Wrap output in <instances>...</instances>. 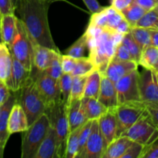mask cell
Returning a JSON list of instances; mask_svg holds the SVG:
<instances>
[{"instance_id": "cell-1", "label": "cell", "mask_w": 158, "mask_h": 158, "mask_svg": "<svg viewBox=\"0 0 158 158\" xmlns=\"http://www.w3.org/2000/svg\"><path fill=\"white\" fill-rule=\"evenodd\" d=\"M50 3L46 0H19L15 9L28 33L36 44L60 52L52 37L48 20Z\"/></svg>"}, {"instance_id": "cell-2", "label": "cell", "mask_w": 158, "mask_h": 158, "mask_svg": "<svg viewBox=\"0 0 158 158\" xmlns=\"http://www.w3.org/2000/svg\"><path fill=\"white\" fill-rule=\"evenodd\" d=\"M86 36L89 58L97 69L104 72L123 35L115 31L103 29L89 25L84 32Z\"/></svg>"}, {"instance_id": "cell-3", "label": "cell", "mask_w": 158, "mask_h": 158, "mask_svg": "<svg viewBox=\"0 0 158 158\" xmlns=\"http://www.w3.org/2000/svg\"><path fill=\"white\" fill-rule=\"evenodd\" d=\"M17 93L19 95H16V103L22 106L26 113L29 126L40 116L45 114L46 103L42 98L35 85V80L31 74L21 89Z\"/></svg>"}, {"instance_id": "cell-4", "label": "cell", "mask_w": 158, "mask_h": 158, "mask_svg": "<svg viewBox=\"0 0 158 158\" xmlns=\"http://www.w3.org/2000/svg\"><path fill=\"white\" fill-rule=\"evenodd\" d=\"M45 114L47 115L50 126L53 128L56 135L57 158H65L67 139L70 133L67 108L62 102H59L46 107Z\"/></svg>"}, {"instance_id": "cell-5", "label": "cell", "mask_w": 158, "mask_h": 158, "mask_svg": "<svg viewBox=\"0 0 158 158\" xmlns=\"http://www.w3.org/2000/svg\"><path fill=\"white\" fill-rule=\"evenodd\" d=\"M50 127L46 114L40 116L24 131L22 140V158H35L40 144L44 140Z\"/></svg>"}, {"instance_id": "cell-6", "label": "cell", "mask_w": 158, "mask_h": 158, "mask_svg": "<svg viewBox=\"0 0 158 158\" xmlns=\"http://www.w3.org/2000/svg\"><path fill=\"white\" fill-rule=\"evenodd\" d=\"M16 33L9 49L14 58L32 72L33 69V40L28 33L23 22L17 19Z\"/></svg>"}, {"instance_id": "cell-7", "label": "cell", "mask_w": 158, "mask_h": 158, "mask_svg": "<svg viewBox=\"0 0 158 158\" xmlns=\"http://www.w3.org/2000/svg\"><path fill=\"white\" fill-rule=\"evenodd\" d=\"M121 136H126L132 141L143 147L151 144L158 139V129L148 110Z\"/></svg>"}, {"instance_id": "cell-8", "label": "cell", "mask_w": 158, "mask_h": 158, "mask_svg": "<svg viewBox=\"0 0 158 158\" xmlns=\"http://www.w3.org/2000/svg\"><path fill=\"white\" fill-rule=\"evenodd\" d=\"M146 110L143 102H132L118 104L115 108L117 118V137L126 132Z\"/></svg>"}, {"instance_id": "cell-9", "label": "cell", "mask_w": 158, "mask_h": 158, "mask_svg": "<svg viewBox=\"0 0 158 158\" xmlns=\"http://www.w3.org/2000/svg\"><path fill=\"white\" fill-rule=\"evenodd\" d=\"M31 75L35 80V85L46 103V107L61 102L60 85L56 80L45 73L44 71L32 70Z\"/></svg>"}, {"instance_id": "cell-10", "label": "cell", "mask_w": 158, "mask_h": 158, "mask_svg": "<svg viewBox=\"0 0 158 158\" xmlns=\"http://www.w3.org/2000/svg\"><path fill=\"white\" fill-rule=\"evenodd\" d=\"M139 72L137 69L127 74L116 82V89L118 103L142 102L140 100L138 85Z\"/></svg>"}, {"instance_id": "cell-11", "label": "cell", "mask_w": 158, "mask_h": 158, "mask_svg": "<svg viewBox=\"0 0 158 158\" xmlns=\"http://www.w3.org/2000/svg\"><path fill=\"white\" fill-rule=\"evenodd\" d=\"M106 147L99 127L98 120H93L86 145L77 158H103Z\"/></svg>"}, {"instance_id": "cell-12", "label": "cell", "mask_w": 158, "mask_h": 158, "mask_svg": "<svg viewBox=\"0 0 158 158\" xmlns=\"http://www.w3.org/2000/svg\"><path fill=\"white\" fill-rule=\"evenodd\" d=\"M138 85L143 103H158V81L155 70L144 69L139 73Z\"/></svg>"}, {"instance_id": "cell-13", "label": "cell", "mask_w": 158, "mask_h": 158, "mask_svg": "<svg viewBox=\"0 0 158 158\" xmlns=\"http://www.w3.org/2000/svg\"><path fill=\"white\" fill-rule=\"evenodd\" d=\"M138 66L139 65L136 62L132 60L122 61L112 58V60L108 63L104 72L102 73V74L115 83L127 74L137 69Z\"/></svg>"}, {"instance_id": "cell-14", "label": "cell", "mask_w": 158, "mask_h": 158, "mask_svg": "<svg viewBox=\"0 0 158 158\" xmlns=\"http://www.w3.org/2000/svg\"><path fill=\"white\" fill-rule=\"evenodd\" d=\"M100 132L103 135L105 145H108L117 138V118H116L115 109H110L97 119Z\"/></svg>"}, {"instance_id": "cell-15", "label": "cell", "mask_w": 158, "mask_h": 158, "mask_svg": "<svg viewBox=\"0 0 158 158\" xmlns=\"http://www.w3.org/2000/svg\"><path fill=\"white\" fill-rule=\"evenodd\" d=\"M61 52L36 44L33 41V69L44 71L51 65L54 59Z\"/></svg>"}, {"instance_id": "cell-16", "label": "cell", "mask_w": 158, "mask_h": 158, "mask_svg": "<svg viewBox=\"0 0 158 158\" xmlns=\"http://www.w3.org/2000/svg\"><path fill=\"white\" fill-rule=\"evenodd\" d=\"M97 100L108 110L115 109L119 104L115 84L103 74Z\"/></svg>"}, {"instance_id": "cell-17", "label": "cell", "mask_w": 158, "mask_h": 158, "mask_svg": "<svg viewBox=\"0 0 158 158\" xmlns=\"http://www.w3.org/2000/svg\"><path fill=\"white\" fill-rule=\"evenodd\" d=\"M29 127L28 119L22 106L18 103L12 106L8 120V132L9 134L24 132Z\"/></svg>"}, {"instance_id": "cell-18", "label": "cell", "mask_w": 158, "mask_h": 158, "mask_svg": "<svg viewBox=\"0 0 158 158\" xmlns=\"http://www.w3.org/2000/svg\"><path fill=\"white\" fill-rule=\"evenodd\" d=\"M31 72L26 69L19 61L12 56V66L10 78L7 83L12 93H17L21 89L27 79L30 77Z\"/></svg>"}, {"instance_id": "cell-19", "label": "cell", "mask_w": 158, "mask_h": 158, "mask_svg": "<svg viewBox=\"0 0 158 158\" xmlns=\"http://www.w3.org/2000/svg\"><path fill=\"white\" fill-rule=\"evenodd\" d=\"M16 103V93L11 94L9 98L2 105L0 111V142L6 145L10 134L8 132V120L12 106Z\"/></svg>"}, {"instance_id": "cell-20", "label": "cell", "mask_w": 158, "mask_h": 158, "mask_svg": "<svg viewBox=\"0 0 158 158\" xmlns=\"http://www.w3.org/2000/svg\"><path fill=\"white\" fill-rule=\"evenodd\" d=\"M17 17L15 14L2 15L0 22V33L2 42L8 47L11 46L16 33Z\"/></svg>"}, {"instance_id": "cell-21", "label": "cell", "mask_w": 158, "mask_h": 158, "mask_svg": "<svg viewBox=\"0 0 158 158\" xmlns=\"http://www.w3.org/2000/svg\"><path fill=\"white\" fill-rule=\"evenodd\" d=\"M67 117L70 132L82 127L87 121L82 106L81 100L71 101L70 104L67 108Z\"/></svg>"}, {"instance_id": "cell-22", "label": "cell", "mask_w": 158, "mask_h": 158, "mask_svg": "<svg viewBox=\"0 0 158 158\" xmlns=\"http://www.w3.org/2000/svg\"><path fill=\"white\" fill-rule=\"evenodd\" d=\"M56 150V135L54 129L50 126L37 151L35 158H57Z\"/></svg>"}, {"instance_id": "cell-23", "label": "cell", "mask_w": 158, "mask_h": 158, "mask_svg": "<svg viewBox=\"0 0 158 158\" xmlns=\"http://www.w3.org/2000/svg\"><path fill=\"white\" fill-rule=\"evenodd\" d=\"M134 141L126 136H120L107 146L103 158H121Z\"/></svg>"}, {"instance_id": "cell-24", "label": "cell", "mask_w": 158, "mask_h": 158, "mask_svg": "<svg viewBox=\"0 0 158 158\" xmlns=\"http://www.w3.org/2000/svg\"><path fill=\"white\" fill-rule=\"evenodd\" d=\"M81 104L87 120H97L108 110L97 99L93 97H83Z\"/></svg>"}, {"instance_id": "cell-25", "label": "cell", "mask_w": 158, "mask_h": 158, "mask_svg": "<svg viewBox=\"0 0 158 158\" xmlns=\"http://www.w3.org/2000/svg\"><path fill=\"white\" fill-rule=\"evenodd\" d=\"M12 66V56L9 47L4 43H0V80L7 85L10 78Z\"/></svg>"}, {"instance_id": "cell-26", "label": "cell", "mask_w": 158, "mask_h": 158, "mask_svg": "<svg viewBox=\"0 0 158 158\" xmlns=\"http://www.w3.org/2000/svg\"><path fill=\"white\" fill-rule=\"evenodd\" d=\"M101 78L102 73L97 69L87 76L85 86L84 97L97 99L101 84Z\"/></svg>"}, {"instance_id": "cell-27", "label": "cell", "mask_w": 158, "mask_h": 158, "mask_svg": "<svg viewBox=\"0 0 158 158\" xmlns=\"http://www.w3.org/2000/svg\"><path fill=\"white\" fill-rule=\"evenodd\" d=\"M139 65L144 69L155 70L158 66V48L148 46L141 52Z\"/></svg>"}, {"instance_id": "cell-28", "label": "cell", "mask_w": 158, "mask_h": 158, "mask_svg": "<svg viewBox=\"0 0 158 158\" xmlns=\"http://www.w3.org/2000/svg\"><path fill=\"white\" fill-rule=\"evenodd\" d=\"M147 12L148 11H146L143 8H142L141 6L134 2L132 4L130 5L128 7L122 10L120 12L123 18L127 21V23L132 28L136 26L137 22L142 18V16Z\"/></svg>"}, {"instance_id": "cell-29", "label": "cell", "mask_w": 158, "mask_h": 158, "mask_svg": "<svg viewBox=\"0 0 158 158\" xmlns=\"http://www.w3.org/2000/svg\"><path fill=\"white\" fill-rule=\"evenodd\" d=\"M72 82L73 76L71 74L65 73H63V74L59 80L61 102L66 108H68L71 102Z\"/></svg>"}, {"instance_id": "cell-30", "label": "cell", "mask_w": 158, "mask_h": 158, "mask_svg": "<svg viewBox=\"0 0 158 158\" xmlns=\"http://www.w3.org/2000/svg\"><path fill=\"white\" fill-rule=\"evenodd\" d=\"M130 32L141 50L151 46V29L134 26L131 28Z\"/></svg>"}, {"instance_id": "cell-31", "label": "cell", "mask_w": 158, "mask_h": 158, "mask_svg": "<svg viewBox=\"0 0 158 158\" xmlns=\"http://www.w3.org/2000/svg\"><path fill=\"white\" fill-rule=\"evenodd\" d=\"M97 69L95 65L89 60V57H81L77 59L75 68L71 75L73 77L77 76H88L94 70Z\"/></svg>"}, {"instance_id": "cell-32", "label": "cell", "mask_w": 158, "mask_h": 158, "mask_svg": "<svg viewBox=\"0 0 158 158\" xmlns=\"http://www.w3.org/2000/svg\"><path fill=\"white\" fill-rule=\"evenodd\" d=\"M82 127L71 131L69 134L66 143V150L65 158H77L78 154L79 134Z\"/></svg>"}, {"instance_id": "cell-33", "label": "cell", "mask_w": 158, "mask_h": 158, "mask_svg": "<svg viewBox=\"0 0 158 158\" xmlns=\"http://www.w3.org/2000/svg\"><path fill=\"white\" fill-rule=\"evenodd\" d=\"M87 76H77L73 77L72 90H71V101L81 100L84 97L85 86ZM71 103V102H70Z\"/></svg>"}, {"instance_id": "cell-34", "label": "cell", "mask_w": 158, "mask_h": 158, "mask_svg": "<svg viewBox=\"0 0 158 158\" xmlns=\"http://www.w3.org/2000/svg\"><path fill=\"white\" fill-rule=\"evenodd\" d=\"M121 43L124 45L128 49V51L131 53V57H132L133 61L136 62L138 64L139 60H140V55H141L142 50L140 49V46H138L134 39L131 35V32L124 34L122 38ZM139 65V64H138Z\"/></svg>"}, {"instance_id": "cell-35", "label": "cell", "mask_w": 158, "mask_h": 158, "mask_svg": "<svg viewBox=\"0 0 158 158\" xmlns=\"http://www.w3.org/2000/svg\"><path fill=\"white\" fill-rule=\"evenodd\" d=\"M87 49V42H86V34L83 33V35L80 37L67 50H66V54L68 56L78 59L84 57V53Z\"/></svg>"}, {"instance_id": "cell-36", "label": "cell", "mask_w": 158, "mask_h": 158, "mask_svg": "<svg viewBox=\"0 0 158 158\" xmlns=\"http://www.w3.org/2000/svg\"><path fill=\"white\" fill-rule=\"evenodd\" d=\"M135 26L158 30V15L154 9L148 11L137 23Z\"/></svg>"}, {"instance_id": "cell-37", "label": "cell", "mask_w": 158, "mask_h": 158, "mask_svg": "<svg viewBox=\"0 0 158 158\" xmlns=\"http://www.w3.org/2000/svg\"><path fill=\"white\" fill-rule=\"evenodd\" d=\"M106 17H107V23H106V29L108 30L115 31L120 22L123 19V16L121 12L116 10L112 6L106 7Z\"/></svg>"}, {"instance_id": "cell-38", "label": "cell", "mask_w": 158, "mask_h": 158, "mask_svg": "<svg viewBox=\"0 0 158 158\" xmlns=\"http://www.w3.org/2000/svg\"><path fill=\"white\" fill-rule=\"evenodd\" d=\"M60 56H61V53L59 54V55L54 59L50 66L44 70L45 73H46L48 76L52 77L54 80H58V81L60 80V77H61L62 75L63 74L61 63H60Z\"/></svg>"}, {"instance_id": "cell-39", "label": "cell", "mask_w": 158, "mask_h": 158, "mask_svg": "<svg viewBox=\"0 0 158 158\" xmlns=\"http://www.w3.org/2000/svg\"><path fill=\"white\" fill-rule=\"evenodd\" d=\"M91 123H92V120H87V121H86V123L82 126L80 134H79V146H78V154H77V156H78V154L83 151L85 145H86V141H87V139L88 137H89V132H90Z\"/></svg>"}, {"instance_id": "cell-40", "label": "cell", "mask_w": 158, "mask_h": 158, "mask_svg": "<svg viewBox=\"0 0 158 158\" xmlns=\"http://www.w3.org/2000/svg\"><path fill=\"white\" fill-rule=\"evenodd\" d=\"M60 63H61L62 69L63 73H65L71 74L75 68L76 63H77V59L73 57L68 56L66 54L60 56Z\"/></svg>"}, {"instance_id": "cell-41", "label": "cell", "mask_w": 158, "mask_h": 158, "mask_svg": "<svg viewBox=\"0 0 158 158\" xmlns=\"http://www.w3.org/2000/svg\"><path fill=\"white\" fill-rule=\"evenodd\" d=\"M114 59L118 60H122V61H129V60H132V57H131V53L127 49L126 46L120 42L117 46L116 47L115 52H114Z\"/></svg>"}, {"instance_id": "cell-42", "label": "cell", "mask_w": 158, "mask_h": 158, "mask_svg": "<svg viewBox=\"0 0 158 158\" xmlns=\"http://www.w3.org/2000/svg\"><path fill=\"white\" fill-rule=\"evenodd\" d=\"M143 146L138 143L134 142L128 148L121 158H140L143 151Z\"/></svg>"}, {"instance_id": "cell-43", "label": "cell", "mask_w": 158, "mask_h": 158, "mask_svg": "<svg viewBox=\"0 0 158 158\" xmlns=\"http://www.w3.org/2000/svg\"><path fill=\"white\" fill-rule=\"evenodd\" d=\"M140 158H158V139L151 144L143 147Z\"/></svg>"}, {"instance_id": "cell-44", "label": "cell", "mask_w": 158, "mask_h": 158, "mask_svg": "<svg viewBox=\"0 0 158 158\" xmlns=\"http://www.w3.org/2000/svg\"><path fill=\"white\" fill-rule=\"evenodd\" d=\"M15 9L12 0H0V14L1 15L15 14Z\"/></svg>"}, {"instance_id": "cell-45", "label": "cell", "mask_w": 158, "mask_h": 158, "mask_svg": "<svg viewBox=\"0 0 158 158\" xmlns=\"http://www.w3.org/2000/svg\"><path fill=\"white\" fill-rule=\"evenodd\" d=\"M145 106L153 122L158 129V103H145Z\"/></svg>"}, {"instance_id": "cell-46", "label": "cell", "mask_w": 158, "mask_h": 158, "mask_svg": "<svg viewBox=\"0 0 158 158\" xmlns=\"http://www.w3.org/2000/svg\"><path fill=\"white\" fill-rule=\"evenodd\" d=\"M12 92L5 82L0 80V105H2L7 100Z\"/></svg>"}, {"instance_id": "cell-47", "label": "cell", "mask_w": 158, "mask_h": 158, "mask_svg": "<svg viewBox=\"0 0 158 158\" xmlns=\"http://www.w3.org/2000/svg\"><path fill=\"white\" fill-rule=\"evenodd\" d=\"M83 1L92 14L100 12L104 8L100 6L97 0H83Z\"/></svg>"}, {"instance_id": "cell-48", "label": "cell", "mask_w": 158, "mask_h": 158, "mask_svg": "<svg viewBox=\"0 0 158 158\" xmlns=\"http://www.w3.org/2000/svg\"><path fill=\"white\" fill-rule=\"evenodd\" d=\"M134 0H111V6L116 10L121 12L134 2Z\"/></svg>"}, {"instance_id": "cell-49", "label": "cell", "mask_w": 158, "mask_h": 158, "mask_svg": "<svg viewBox=\"0 0 158 158\" xmlns=\"http://www.w3.org/2000/svg\"><path fill=\"white\" fill-rule=\"evenodd\" d=\"M134 2L138 4L146 11L154 9L158 3V0H134Z\"/></svg>"}, {"instance_id": "cell-50", "label": "cell", "mask_w": 158, "mask_h": 158, "mask_svg": "<svg viewBox=\"0 0 158 158\" xmlns=\"http://www.w3.org/2000/svg\"><path fill=\"white\" fill-rule=\"evenodd\" d=\"M131 29V26H130V24L127 23V21L125 19H123L120 22V24L117 26V27L116 28L115 32L122 34V35H124V34L130 32Z\"/></svg>"}, {"instance_id": "cell-51", "label": "cell", "mask_w": 158, "mask_h": 158, "mask_svg": "<svg viewBox=\"0 0 158 158\" xmlns=\"http://www.w3.org/2000/svg\"><path fill=\"white\" fill-rule=\"evenodd\" d=\"M151 46L158 48V30L151 29Z\"/></svg>"}, {"instance_id": "cell-52", "label": "cell", "mask_w": 158, "mask_h": 158, "mask_svg": "<svg viewBox=\"0 0 158 158\" xmlns=\"http://www.w3.org/2000/svg\"><path fill=\"white\" fill-rule=\"evenodd\" d=\"M6 148V145L0 142V158L3 157V154H4V150Z\"/></svg>"}, {"instance_id": "cell-53", "label": "cell", "mask_w": 158, "mask_h": 158, "mask_svg": "<svg viewBox=\"0 0 158 158\" xmlns=\"http://www.w3.org/2000/svg\"><path fill=\"white\" fill-rule=\"evenodd\" d=\"M48 2H49L50 4H52V3L56 2H67V1H66V0H48Z\"/></svg>"}, {"instance_id": "cell-54", "label": "cell", "mask_w": 158, "mask_h": 158, "mask_svg": "<svg viewBox=\"0 0 158 158\" xmlns=\"http://www.w3.org/2000/svg\"><path fill=\"white\" fill-rule=\"evenodd\" d=\"M12 4H13V6H14V8H15V9L17 7V5H18L19 0H12Z\"/></svg>"}, {"instance_id": "cell-55", "label": "cell", "mask_w": 158, "mask_h": 158, "mask_svg": "<svg viewBox=\"0 0 158 158\" xmlns=\"http://www.w3.org/2000/svg\"><path fill=\"white\" fill-rule=\"evenodd\" d=\"M154 10H155V12H157V15H158V3H157V6H155V7H154Z\"/></svg>"}, {"instance_id": "cell-56", "label": "cell", "mask_w": 158, "mask_h": 158, "mask_svg": "<svg viewBox=\"0 0 158 158\" xmlns=\"http://www.w3.org/2000/svg\"><path fill=\"white\" fill-rule=\"evenodd\" d=\"M1 17H2V15H1V14H0V22H1ZM2 42V39H1V33H0V43H1Z\"/></svg>"}, {"instance_id": "cell-57", "label": "cell", "mask_w": 158, "mask_h": 158, "mask_svg": "<svg viewBox=\"0 0 158 158\" xmlns=\"http://www.w3.org/2000/svg\"><path fill=\"white\" fill-rule=\"evenodd\" d=\"M155 71H156V72H157V73H158V66L157 67V69H155Z\"/></svg>"}, {"instance_id": "cell-58", "label": "cell", "mask_w": 158, "mask_h": 158, "mask_svg": "<svg viewBox=\"0 0 158 158\" xmlns=\"http://www.w3.org/2000/svg\"><path fill=\"white\" fill-rule=\"evenodd\" d=\"M157 81H158V73H157Z\"/></svg>"}, {"instance_id": "cell-59", "label": "cell", "mask_w": 158, "mask_h": 158, "mask_svg": "<svg viewBox=\"0 0 158 158\" xmlns=\"http://www.w3.org/2000/svg\"><path fill=\"white\" fill-rule=\"evenodd\" d=\"M1 106H2V105H0V111H1Z\"/></svg>"}, {"instance_id": "cell-60", "label": "cell", "mask_w": 158, "mask_h": 158, "mask_svg": "<svg viewBox=\"0 0 158 158\" xmlns=\"http://www.w3.org/2000/svg\"><path fill=\"white\" fill-rule=\"evenodd\" d=\"M46 1H48V0H46Z\"/></svg>"}]
</instances>
